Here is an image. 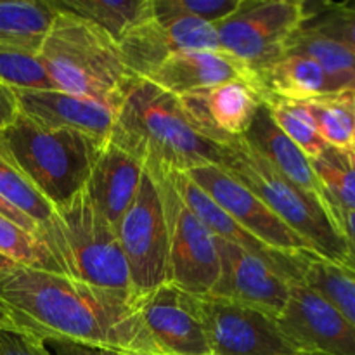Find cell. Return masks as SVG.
<instances>
[{
	"label": "cell",
	"instance_id": "obj_7",
	"mask_svg": "<svg viewBox=\"0 0 355 355\" xmlns=\"http://www.w3.org/2000/svg\"><path fill=\"white\" fill-rule=\"evenodd\" d=\"M148 172V170H146ZM149 173V172H148ZM155 179L168 234V283L191 295H208L220 274L217 238L193 214L173 184L172 173H149Z\"/></svg>",
	"mask_w": 355,
	"mask_h": 355
},
{
	"label": "cell",
	"instance_id": "obj_14",
	"mask_svg": "<svg viewBox=\"0 0 355 355\" xmlns=\"http://www.w3.org/2000/svg\"><path fill=\"white\" fill-rule=\"evenodd\" d=\"M220 274L208 295L227 298L277 318L290 300L291 283L270 263L232 243L217 238Z\"/></svg>",
	"mask_w": 355,
	"mask_h": 355
},
{
	"label": "cell",
	"instance_id": "obj_8",
	"mask_svg": "<svg viewBox=\"0 0 355 355\" xmlns=\"http://www.w3.org/2000/svg\"><path fill=\"white\" fill-rule=\"evenodd\" d=\"M305 19V2L241 0L238 9L215 28L222 51L257 73L283 54Z\"/></svg>",
	"mask_w": 355,
	"mask_h": 355
},
{
	"label": "cell",
	"instance_id": "obj_38",
	"mask_svg": "<svg viewBox=\"0 0 355 355\" xmlns=\"http://www.w3.org/2000/svg\"><path fill=\"white\" fill-rule=\"evenodd\" d=\"M19 114L16 92L0 82V132L9 127Z\"/></svg>",
	"mask_w": 355,
	"mask_h": 355
},
{
	"label": "cell",
	"instance_id": "obj_15",
	"mask_svg": "<svg viewBox=\"0 0 355 355\" xmlns=\"http://www.w3.org/2000/svg\"><path fill=\"white\" fill-rule=\"evenodd\" d=\"M134 304L165 355H211L198 314L196 295L166 283L151 293L134 298Z\"/></svg>",
	"mask_w": 355,
	"mask_h": 355
},
{
	"label": "cell",
	"instance_id": "obj_23",
	"mask_svg": "<svg viewBox=\"0 0 355 355\" xmlns=\"http://www.w3.org/2000/svg\"><path fill=\"white\" fill-rule=\"evenodd\" d=\"M55 10L90 21L120 40L128 30L155 16L153 0H51Z\"/></svg>",
	"mask_w": 355,
	"mask_h": 355
},
{
	"label": "cell",
	"instance_id": "obj_10",
	"mask_svg": "<svg viewBox=\"0 0 355 355\" xmlns=\"http://www.w3.org/2000/svg\"><path fill=\"white\" fill-rule=\"evenodd\" d=\"M198 314L211 355H300L277 319L259 309L214 297L196 295Z\"/></svg>",
	"mask_w": 355,
	"mask_h": 355
},
{
	"label": "cell",
	"instance_id": "obj_16",
	"mask_svg": "<svg viewBox=\"0 0 355 355\" xmlns=\"http://www.w3.org/2000/svg\"><path fill=\"white\" fill-rule=\"evenodd\" d=\"M179 97L201 132L224 148L248 132L263 104L257 83L248 80H231Z\"/></svg>",
	"mask_w": 355,
	"mask_h": 355
},
{
	"label": "cell",
	"instance_id": "obj_26",
	"mask_svg": "<svg viewBox=\"0 0 355 355\" xmlns=\"http://www.w3.org/2000/svg\"><path fill=\"white\" fill-rule=\"evenodd\" d=\"M314 120L315 128L329 148L340 151L355 149V92L328 94L302 103Z\"/></svg>",
	"mask_w": 355,
	"mask_h": 355
},
{
	"label": "cell",
	"instance_id": "obj_18",
	"mask_svg": "<svg viewBox=\"0 0 355 355\" xmlns=\"http://www.w3.org/2000/svg\"><path fill=\"white\" fill-rule=\"evenodd\" d=\"M21 113L52 127L71 128L107 142L113 132L116 110L110 104L62 92V90H14Z\"/></svg>",
	"mask_w": 355,
	"mask_h": 355
},
{
	"label": "cell",
	"instance_id": "obj_28",
	"mask_svg": "<svg viewBox=\"0 0 355 355\" xmlns=\"http://www.w3.org/2000/svg\"><path fill=\"white\" fill-rule=\"evenodd\" d=\"M311 163L331 208L355 211V172L347 153L328 148Z\"/></svg>",
	"mask_w": 355,
	"mask_h": 355
},
{
	"label": "cell",
	"instance_id": "obj_13",
	"mask_svg": "<svg viewBox=\"0 0 355 355\" xmlns=\"http://www.w3.org/2000/svg\"><path fill=\"white\" fill-rule=\"evenodd\" d=\"M277 324L302 354L355 355V326L324 297L298 283Z\"/></svg>",
	"mask_w": 355,
	"mask_h": 355
},
{
	"label": "cell",
	"instance_id": "obj_25",
	"mask_svg": "<svg viewBox=\"0 0 355 355\" xmlns=\"http://www.w3.org/2000/svg\"><path fill=\"white\" fill-rule=\"evenodd\" d=\"M284 52L304 54L314 59L331 78L338 92H355V52L342 42L302 26L288 40Z\"/></svg>",
	"mask_w": 355,
	"mask_h": 355
},
{
	"label": "cell",
	"instance_id": "obj_33",
	"mask_svg": "<svg viewBox=\"0 0 355 355\" xmlns=\"http://www.w3.org/2000/svg\"><path fill=\"white\" fill-rule=\"evenodd\" d=\"M304 28L342 42L355 52V3L305 2Z\"/></svg>",
	"mask_w": 355,
	"mask_h": 355
},
{
	"label": "cell",
	"instance_id": "obj_3",
	"mask_svg": "<svg viewBox=\"0 0 355 355\" xmlns=\"http://www.w3.org/2000/svg\"><path fill=\"white\" fill-rule=\"evenodd\" d=\"M38 58L55 89L110 104L116 111L135 76L125 66L118 42L111 35L64 10L55 14Z\"/></svg>",
	"mask_w": 355,
	"mask_h": 355
},
{
	"label": "cell",
	"instance_id": "obj_24",
	"mask_svg": "<svg viewBox=\"0 0 355 355\" xmlns=\"http://www.w3.org/2000/svg\"><path fill=\"white\" fill-rule=\"evenodd\" d=\"M55 14L51 0H0V44L38 52Z\"/></svg>",
	"mask_w": 355,
	"mask_h": 355
},
{
	"label": "cell",
	"instance_id": "obj_42",
	"mask_svg": "<svg viewBox=\"0 0 355 355\" xmlns=\"http://www.w3.org/2000/svg\"><path fill=\"white\" fill-rule=\"evenodd\" d=\"M345 153H347V156H349V162H350V165H352V168L355 172V149H352V151H345Z\"/></svg>",
	"mask_w": 355,
	"mask_h": 355
},
{
	"label": "cell",
	"instance_id": "obj_31",
	"mask_svg": "<svg viewBox=\"0 0 355 355\" xmlns=\"http://www.w3.org/2000/svg\"><path fill=\"white\" fill-rule=\"evenodd\" d=\"M277 127L307 155L309 159L321 156L329 148L315 128L314 120L304 104L270 103L267 104Z\"/></svg>",
	"mask_w": 355,
	"mask_h": 355
},
{
	"label": "cell",
	"instance_id": "obj_36",
	"mask_svg": "<svg viewBox=\"0 0 355 355\" xmlns=\"http://www.w3.org/2000/svg\"><path fill=\"white\" fill-rule=\"evenodd\" d=\"M47 343L49 349L54 352V355H121L111 350L96 349V347L83 345V343L69 342V340L62 338H47L44 340Z\"/></svg>",
	"mask_w": 355,
	"mask_h": 355
},
{
	"label": "cell",
	"instance_id": "obj_2",
	"mask_svg": "<svg viewBox=\"0 0 355 355\" xmlns=\"http://www.w3.org/2000/svg\"><path fill=\"white\" fill-rule=\"evenodd\" d=\"M110 142L137 158L149 173H187L222 166L227 148L201 132L179 96L132 76L116 111Z\"/></svg>",
	"mask_w": 355,
	"mask_h": 355
},
{
	"label": "cell",
	"instance_id": "obj_6",
	"mask_svg": "<svg viewBox=\"0 0 355 355\" xmlns=\"http://www.w3.org/2000/svg\"><path fill=\"white\" fill-rule=\"evenodd\" d=\"M222 168L257 194L291 231L311 245L315 255L345 266L349 259L345 236L328 203L281 175L243 137L227 146Z\"/></svg>",
	"mask_w": 355,
	"mask_h": 355
},
{
	"label": "cell",
	"instance_id": "obj_5",
	"mask_svg": "<svg viewBox=\"0 0 355 355\" xmlns=\"http://www.w3.org/2000/svg\"><path fill=\"white\" fill-rule=\"evenodd\" d=\"M37 238L71 279L132 297L127 260L116 229L96 210L85 189L54 207Z\"/></svg>",
	"mask_w": 355,
	"mask_h": 355
},
{
	"label": "cell",
	"instance_id": "obj_21",
	"mask_svg": "<svg viewBox=\"0 0 355 355\" xmlns=\"http://www.w3.org/2000/svg\"><path fill=\"white\" fill-rule=\"evenodd\" d=\"M263 104H302L338 92L324 69L304 54L283 52L276 61L255 73Z\"/></svg>",
	"mask_w": 355,
	"mask_h": 355
},
{
	"label": "cell",
	"instance_id": "obj_40",
	"mask_svg": "<svg viewBox=\"0 0 355 355\" xmlns=\"http://www.w3.org/2000/svg\"><path fill=\"white\" fill-rule=\"evenodd\" d=\"M0 328H19L14 314L2 304V302H0Z\"/></svg>",
	"mask_w": 355,
	"mask_h": 355
},
{
	"label": "cell",
	"instance_id": "obj_41",
	"mask_svg": "<svg viewBox=\"0 0 355 355\" xmlns=\"http://www.w3.org/2000/svg\"><path fill=\"white\" fill-rule=\"evenodd\" d=\"M14 266H16V263H12L9 259H6V257L0 255V270L9 269V267H14Z\"/></svg>",
	"mask_w": 355,
	"mask_h": 355
},
{
	"label": "cell",
	"instance_id": "obj_27",
	"mask_svg": "<svg viewBox=\"0 0 355 355\" xmlns=\"http://www.w3.org/2000/svg\"><path fill=\"white\" fill-rule=\"evenodd\" d=\"M304 283L355 326V272L342 263L315 257L305 272Z\"/></svg>",
	"mask_w": 355,
	"mask_h": 355
},
{
	"label": "cell",
	"instance_id": "obj_32",
	"mask_svg": "<svg viewBox=\"0 0 355 355\" xmlns=\"http://www.w3.org/2000/svg\"><path fill=\"white\" fill-rule=\"evenodd\" d=\"M0 196L28 215L38 227L49 220L54 210V207L28 182L26 177L3 156H0Z\"/></svg>",
	"mask_w": 355,
	"mask_h": 355
},
{
	"label": "cell",
	"instance_id": "obj_22",
	"mask_svg": "<svg viewBox=\"0 0 355 355\" xmlns=\"http://www.w3.org/2000/svg\"><path fill=\"white\" fill-rule=\"evenodd\" d=\"M243 139L290 182L329 205L324 189L312 168L311 159L277 127L267 104H262L257 111L255 120Z\"/></svg>",
	"mask_w": 355,
	"mask_h": 355
},
{
	"label": "cell",
	"instance_id": "obj_39",
	"mask_svg": "<svg viewBox=\"0 0 355 355\" xmlns=\"http://www.w3.org/2000/svg\"><path fill=\"white\" fill-rule=\"evenodd\" d=\"M0 215L6 218H9L10 222H14L16 225H19V227L24 229V231H28V232H31V234L37 236L38 225L35 224V222L31 220L28 215H24L23 211H19L16 207H12L9 201L3 200L2 196H0Z\"/></svg>",
	"mask_w": 355,
	"mask_h": 355
},
{
	"label": "cell",
	"instance_id": "obj_19",
	"mask_svg": "<svg viewBox=\"0 0 355 355\" xmlns=\"http://www.w3.org/2000/svg\"><path fill=\"white\" fill-rule=\"evenodd\" d=\"M144 177V165L107 141L94 162L85 193L96 210L116 229V224L135 200Z\"/></svg>",
	"mask_w": 355,
	"mask_h": 355
},
{
	"label": "cell",
	"instance_id": "obj_43",
	"mask_svg": "<svg viewBox=\"0 0 355 355\" xmlns=\"http://www.w3.org/2000/svg\"><path fill=\"white\" fill-rule=\"evenodd\" d=\"M300 355H309V354H300Z\"/></svg>",
	"mask_w": 355,
	"mask_h": 355
},
{
	"label": "cell",
	"instance_id": "obj_35",
	"mask_svg": "<svg viewBox=\"0 0 355 355\" xmlns=\"http://www.w3.org/2000/svg\"><path fill=\"white\" fill-rule=\"evenodd\" d=\"M0 355H54L35 333L21 328H0Z\"/></svg>",
	"mask_w": 355,
	"mask_h": 355
},
{
	"label": "cell",
	"instance_id": "obj_30",
	"mask_svg": "<svg viewBox=\"0 0 355 355\" xmlns=\"http://www.w3.org/2000/svg\"><path fill=\"white\" fill-rule=\"evenodd\" d=\"M0 255L9 259L16 266L61 274L58 263L54 262L44 243L2 215H0Z\"/></svg>",
	"mask_w": 355,
	"mask_h": 355
},
{
	"label": "cell",
	"instance_id": "obj_34",
	"mask_svg": "<svg viewBox=\"0 0 355 355\" xmlns=\"http://www.w3.org/2000/svg\"><path fill=\"white\" fill-rule=\"evenodd\" d=\"M241 0H153L155 17H194L217 24L231 16L239 7Z\"/></svg>",
	"mask_w": 355,
	"mask_h": 355
},
{
	"label": "cell",
	"instance_id": "obj_4",
	"mask_svg": "<svg viewBox=\"0 0 355 355\" xmlns=\"http://www.w3.org/2000/svg\"><path fill=\"white\" fill-rule=\"evenodd\" d=\"M104 144L82 132L52 127L21 111L0 132V156L19 170L52 207L64 205L85 189Z\"/></svg>",
	"mask_w": 355,
	"mask_h": 355
},
{
	"label": "cell",
	"instance_id": "obj_37",
	"mask_svg": "<svg viewBox=\"0 0 355 355\" xmlns=\"http://www.w3.org/2000/svg\"><path fill=\"white\" fill-rule=\"evenodd\" d=\"M333 214H335L336 222H338L340 229L345 236L347 250H349V259H347L345 267H349L355 272V211L333 208Z\"/></svg>",
	"mask_w": 355,
	"mask_h": 355
},
{
	"label": "cell",
	"instance_id": "obj_1",
	"mask_svg": "<svg viewBox=\"0 0 355 355\" xmlns=\"http://www.w3.org/2000/svg\"><path fill=\"white\" fill-rule=\"evenodd\" d=\"M0 302L19 328L121 355H165L130 295L59 272L14 266L0 270Z\"/></svg>",
	"mask_w": 355,
	"mask_h": 355
},
{
	"label": "cell",
	"instance_id": "obj_17",
	"mask_svg": "<svg viewBox=\"0 0 355 355\" xmlns=\"http://www.w3.org/2000/svg\"><path fill=\"white\" fill-rule=\"evenodd\" d=\"M172 179L187 207L210 229V232L215 238L224 239V241L232 243V245L260 257L267 263H270L277 272L288 277L291 283H304V277L309 266L318 257L315 253L281 252V250H274L270 246L263 245L255 236L250 234L246 229H243L231 215L225 214L186 173H172Z\"/></svg>",
	"mask_w": 355,
	"mask_h": 355
},
{
	"label": "cell",
	"instance_id": "obj_29",
	"mask_svg": "<svg viewBox=\"0 0 355 355\" xmlns=\"http://www.w3.org/2000/svg\"><path fill=\"white\" fill-rule=\"evenodd\" d=\"M0 82L12 90H58L37 51L0 44Z\"/></svg>",
	"mask_w": 355,
	"mask_h": 355
},
{
	"label": "cell",
	"instance_id": "obj_20",
	"mask_svg": "<svg viewBox=\"0 0 355 355\" xmlns=\"http://www.w3.org/2000/svg\"><path fill=\"white\" fill-rule=\"evenodd\" d=\"M148 80L175 96L210 89L231 80L257 83L255 73L222 49L173 54Z\"/></svg>",
	"mask_w": 355,
	"mask_h": 355
},
{
	"label": "cell",
	"instance_id": "obj_9",
	"mask_svg": "<svg viewBox=\"0 0 355 355\" xmlns=\"http://www.w3.org/2000/svg\"><path fill=\"white\" fill-rule=\"evenodd\" d=\"M116 234L127 260L132 300L168 283L165 215L155 179L146 168L137 196L116 224Z\"/></svg>",
	"mask_w": 355,
	"mask_h": 355
},
{
	"label": "cell",
	"instance_id": "obj_11",
	"mask_svg": "<svg viewBox=\"0 0 355 355\" xmlns=\"http://www.w3.org/2000/svg\"><path fill=\"white\" fill-rule=\"evenodd\" d=\"M128 71L148 78L173 54L193 51H215L218 33L215 24L194 17L158 19L149 17L135 24L118 40Z\"/></svg>",
	"mask_w": 355,
	"mask_h": 355
},
{
	"label": "cell",
	"instance_id": "obj_12",
	"mask_svg": "<svg viewBox=\"0 0 355 355\" xmlns=\"http://www.w3.org/2000/svg\"><path fill=\"white\" fill-rule=\"evenodd\" d=\"M225 214L263 245L281 252L314 253L307 241L291 231L257 194L218 165H207L186 173Z\"/></svg>",
	"mask_w": 355,
	"mask_h": 355
}]
</instances>
